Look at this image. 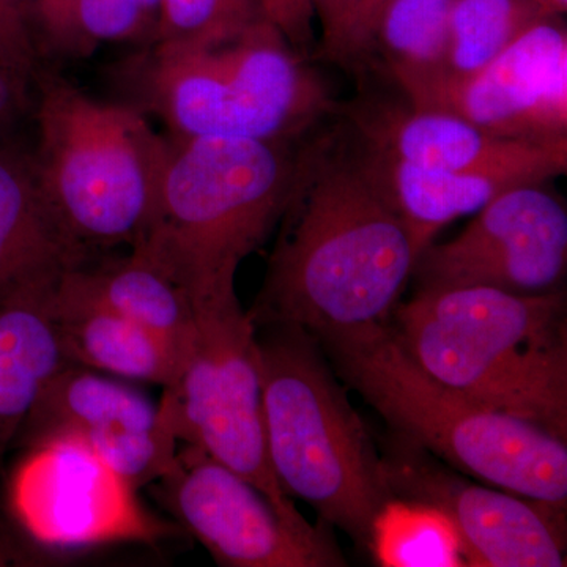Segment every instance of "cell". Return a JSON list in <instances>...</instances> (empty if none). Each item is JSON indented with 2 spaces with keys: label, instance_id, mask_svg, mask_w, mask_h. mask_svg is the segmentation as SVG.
<instances>
[{
  "label": "cell",
  "instance_id": "cell-15",
  "mask_svg": "<svg viewBox=\"0 0 567 567\" xmlns=\"http://www.w3.org/2000/svg\"><path fill=\"white\" fill-rule=\"evenodd\" d=\"M338 117L374 151L429 169L502 175L528 185L567 171V141L505 140L457 115L416 110L405 100L358 96L339 104Z\"/></svg>",
  "mask_w": 567,
  "mask_h": 567
},
{
  "label": "cell",
  "instance_id": "cell-8",
  "mask_svg": "<svg viewBox=\"0 0 567 567\" xmlns=\"http://www.w3.org/2000/svg\"><path fill=\"white\" fill-rule=\"evenodd\" d=\"M194 311L193 344L158 404L164 425L178 445L199 447L264 492L282 516L308 524L268 457L256 327L237 297Z\"/></svg>",
  "mask_w": 567,
  "mask_h": 567
},
{
  "label": "cell",
  "instance_id": "cell-21",
  "mask_svg": "<svg viewBox=\"0 0 567 567\" xmlns=\"http://www.w3.org/2000/svg\"><path fill=\"white\" fill-rule=\"evenodd\" d=\"M39 65L81 61L103 44L151 41L155 18L140 0H24Z\"/></svg>",
  "mask_w": 567,
  "mask_h": 567
},
{
  "label": "cell",
  "instance_id": "cell-33",
  "mask_svg": "<svg viewBox=\"0 0 567 567\" xmlns=\"http://www.w3.org/2000/svg\"><path fill=\"white\" fill-rule=\"evenodd\" d=\"M536 2H537V0H536ZM537 3H539V2H537ZM539 6H540V3H539ZM540 7H543V6H540Z\"/></svg>",
  "mask_w": 567,
  "mask_h": 567
},
{
  "label": "cell",
  "instance_id": "cell-16",
  "mask_svg": "<svg viewBox=\"0 0 567 567\" xmlns=\"http://www.w3.org/2000/svg\"><path fill=\"white\" fill-rule=\"evenodd\" d=\"M89 260L41 188L32 145L20 134L0 140V303L51 289Z\"/></svg>",
  "mask_w": 567,
  "mask_h": 567
},
{
  "label": "cell",
  "instance_id": "cell-11",
  "mask_svg": "<svg viewBox=\"0 0 567 567\" xmlns=\"http://www.w3.org/2000/svg\"><path fill=\"white\" fill-rule=\"evenodd\" d=\"M394 84L410 106L457 115L494 136L567 141V33L559 17L537 21L468 76L435 73Z\"/></svg>",
  "mask_w": 567,
  "mask_h": 567
},
{
  "label": "cell",
  "instance_id": "cell-26",
  "mask_svg": "<svg viewBox=\"0 0 567 567\" xmlns=\"http://www.w3.org/2000/svg\"><path fill=\"white\" fill-rule=\"evenodd\" d=\"M390 0H352L333 62L360 73L369 71L377 21Z\"/></svg>",
  "mask_w": 567,
  "mask_h": 567
},
{
  "label": "cell",
  "instance_id": "cell-10",
  "mask_svg": "<svg viewBox=\"0 0 567 567\" xmlns=\"http://www.w3.org/2000/svg\"><path fill=\"white\" fill-rule=\"evenodd\" d=\"M182 447L153 484L167 509L219 566H347L327 525L295 524L245 477L199 447Z\"/></svg>",
  "mask_w": 567,
  "mask_h": 567
},
{
  "label": "cell",
  "instance_id": "cell-24",
  "mask_svg": "<svg viewBox=\"0 0 567 567\" xmlns=\"http://www.w3.org/2000/svg\"><path fill=\"white\" fill-rule=\"evenodd\" d=\"M265 20L262 0H159L151 43L216 47Z\"/></svg>",
  "mask_w": 567,
  "mask_h": 567
},
{
  "label": "cell",
  "instance_id": "cell-20",
  "mask_svg": "<svg viewBox=\"0 0 567 567\" xmlns=\"http://www.w3.org/2000/svg\"><path fill=\"white\" fill-rule=\"evenodd\" d=\"M54 287L0 303V461L41 393L71 364L48 309Z\"/></svg>",
  "mask_w": 567,
  "mask_h": 567
},
{
  "label": "cell",
  "instance_id": "cell-12",
  "mask_svg": "<svg viewBox=\"0 0 567 567\" xmlns=\"http://www.w3.org/2000/svg\"><path fill=\"white\" fill-rule=\"evenodd\" d=\"M543 185L507 189L475 213L456 238L429 245L413 271L417 289L481 286L522 295L561 290L567 210Z\"/></svg>",
  "mask_w": 567,
  "mask_h": 567
},
{
  "label": "cell",
  "instance_id": "cell-2",
  "mask_svg": "<svg viewBox=\"0 0 567 567\" xmlns=\"http://www.w3.org/2000/svg\"><path fill=\"white\" fill-rule=\"evenodd\" d=\"M566 295L417 289L391 328L416 365L473 401L567 439Z\"/></svg>",
  "mask_w": 567,
  "mask_h": 567
},
{
  "label": "cell",
  "instance_id": "cell-14",
  "mask_svg": "<svg viewBox=\"0 0 567 567\" xmlns=\"http://www.w3.org/2000/svg\"><path fill=\"white\" fill-rule=\"evenodd\" d=\"M52 440L81 443L134 491L158 481L178 450L147 394L76 364L51 380L14 445L28 450Z\"/></svg>",
  "mask_w": 567,
  "mask_h": 567
},
{
  "label": "cell",
  "instance_id": "cell-6",
  "mask_svg": "<svg viewBox=\"0 0 567 567\" xmlns=\"http://www.w3.org/2000/svg\"><path fill=\"white\" fill-rule=\"evenodd\" d=\"M306 59L265 20L216 47L151 43L123 63L121 80L128 104L171 136L295 144L339 111Z\"/></svg>",
  "mask_w": 567,
  "mask_h": 567
},
{
  "label": "cell",
  "instance_id": "cell-18",
  "mask_svg": "<svg viewBox=\"0 0 567 567\" xmlns=\"http://www.w3.org/2000/svg\"><path fill=\"white\" fill-rule=\"evenodd\" d=\"M48 309L71 364L163 388L177 377L178 353L141 324L103 306L66 297L55 287Z\"/></svg>",
  "mask_w": 567,
  "mask_h": 567
},
{
  "label": "cell",
  "instance_id": "cell-30",
  "mask_svg": "<svg viewBox=\"0 0 567 567\" xmlns=\"http://www.w3.org/2000/svg\"><path fill=\"white\" fill-rule=\"evenodd\" d=\"M316 18L322 25L319 58L333 62L352 0H311Z\"/></svg>",
  "mask_w": 567,
  "mask_h": 567
},
{
  "label": "cell",
  "instance_id": "cell-13",
  "mask_svg": "<svg viewBox=\"0 0 567 567\" xmlns=\"http://www.w3.org/2000/svg\"><path fill=\"white\" fill-rule=\"evenodd\" d=\"M136 492L81 443L52 440L25 450L9 499L14 520L39 546L80 550L169 533L144 513Z\"/></svg>",
  "mask_w": 567,
  "mask_h": 567
},
{
  "label": "cell",
  "instance_id": "cell-4",
  "mask_svg": "<svg viewBox=\"0 0 567 567\" xmlns=\"http://www.w3.org/2000/svg\"><path fill=\"white\" fill-rule=\"evenodd\" d=\"M169 141L158 203L132 251L182 286L193 306L237 297L238 267L281 221L300 142Z\"/></svg>",
  "mask_w": 567,
  "mask_h": 567
},
{
  "label": "cell",
  "instance_id": "cell-32",
  "mask_svg": "<svg viewBox=\"0 0 567 567\" xmlns=\"http://www.w3.org/2000/svg\"><path fill=\"white\" fill-rule=\"evenodd\" d=\"M142 9L151 13L155 18L156 9H158L159 0H140Z\"/></svg>",
  "mask_w": 567,
  "mask_h": 567
},
{
  "label": "cell",
  "instance_id": "cell-25",
  "mask_svg": "<svg viewBox=\"0 0 567 567\" xmlns=\"http://www.w3.org/2000/svg\"><path fill=\"white\" fill-rule=\"evenodd\" d=\"M375 559L390 566H464L456 537L442 517L398 502L380 527Z\"/></svg>",
  "mask_w": 567,
  "mask_h": 567
},
{
  "label": "cell",
  "instance_id": "cell-19",
  "mask_svg": "<svg viewBox=\"0 0 567 567\" xmlns=\"http://www.w3.org/2000/svg\"><path fill=\"white\" fill-rule=\"evenodd\" d=\"M350 133L364 169L423 249L434 244L435 235L446 224L475 215L507 189L528 185L502 175L451 173L399 162L365 145L352 128Z\"/></svg>",
  "mask_w": 567,
  "mask_h": 567
},
{
  "label": "cell",
  "instance_id": "cell-23",
  "mask_svg": "<svg viewBox=\"0 0 567 567\" xmlns=\"http://www.w3.org/2000/svg\"><path fill=\"white\" fill-rule=\"evenodd\" d=\"M551 17L536 0H454L445 70L468 76L503 54L537 21Z\"/></svg>",
  "mask_w": 567,
  "mask_h": 567
},
{
  "label": "cell",
  "instance_id": "cell-27",
  "mask_svg": "<svg viewBox=\"0 0 567 567\" xmlns=\"http://www.w3.org/2000/svg\"><path fill=\"white\" fill-rule=\"evenodd\" d=\"M0 66L28 78L35 76L39 69L25 24L24 0H0Z\"/></svg>",
  "mask_w": 567,
  "mask_h": 567
},
{
  "label": "cell",
  "instance_id": "cell-28",
  "mask_svg": "<svg viewBox=\"0 0 567 567\" xmlns=\"http://www.w3.org/2000/svg\"><path fill=\"white\" fill-rule=\"evenodd\" d=\"M265 17L298 54L308 58L315 44L316 13L311 0H262Z\"/></svg>",
  "mask_w": 567,
  "mask_h": 567
},
{
  "label": "cell",
  "instance_id": "cell-17",
  "mask_svg": "<svg viewBox=\"0 0 567 567\" xmlns=\"http://www.w3.org/2000/svg\"><path fill=\"white\" fill-rule=\"evenodd\" d=\"M55 290L103 306L141 324L173 347L182 363L196 334V311L188 292L155 264L132 251L107 262L71 268Z\"/></svg>",
  "mask_w": 567,
  "mask_h": 567
},
{
  "label": "cell",
  "instance_id": "cell-1",
  "mask_svg": "<svg viewBox=\"0 0 567 567\" xmlns=\"http://www.w3.org/2000/svg\"><path fill=\"white\" fill-rule=\"evenodd\" d=\"M254 327L289 324L317 342L391 322L424 249L364 169L342 121L297 148L292 189Z\"/></svg>",
  "mask_w": 567,
  "mask_h": 567
},
{
  "label": "cell",
  "instance_id": "cell-5",
  "mask_svg": "<svg viewBox=\"0 0 567 567\" xmlns=\"http://www.w3.org/2000/svg\"><path fill=\"white\" fill-rule=\"evenodd\" d=\"M317 344L395 434L481 483L566 513V439L436 382L409 357L391 322Z\"/></svg>",
  "mask_w": 567,
  "mask_h": 567
},
{
  "label": "cell",
  "instance_id": "cell-29",
  "mask_svg": "<svg viewBox=\"0 0 567 567\" xmlns=\"http://www.w3.org/2000/svg\"><path fill=\"white\" fill-rule=\"evenodd\" d=\"M33 78L0 66V140L18 134L22 121L31 117Z\"/></svg>",
  "mask_w": 567,
  "mask_h": 567
},
{
  "label": "cell",
  "instance_id": "cell-3",
  "mask_svg": "<svg viewBox=\"0 0 567 567\" xmlns=\"http://www.w3.org/2000/svg\"><path fill=\"white\" fill-rule=\"evenodd\" d=\"M257 331L265 439L279 486L375 558L393 506L382 453L312 336L289 324Z\"/></svg>",
  "mask_w": 567,
  "mask_h": 567
},
{
  "label": "cell",
  "instance_id": "cell-31",
  "mask_svg": "<svg viewBox=\"0 0 567 567\" xmlns=\"http://www.w3.org/2000/svg\"><path fill=\"white\" fill-rule=\"evenodd\" d=\"M551 17H561L567 10V0H537Z\"/></svg>",
  "mask_w": 567,
  "mask_h": 567
},
{
  "label": "cell",
  "instance_id": "cell-22",
  "mask_svg": "<svg viewBox=\"0 0 567 567\" xmlns=\"http://www.w3.org/2000/svg\"><path fill=\"white\" fill-rule=\"evenodd\" d=\"M454 0H390L377 21L369 71L393 82L445 70Z\"/></svg>",
  "mask_w": 567,
  "mask_h": 567
},
{
  "label": "cell",
  "instance_id": "cell-9",
  "mask_svg": "<svg viewBox=\"0 0 567 567\" xmlns=\"http://www.w3.org/2000/svg\"><path fill=\"white\" fill-rule=\"evenodd\" d=\"M382 458L394 502L442 517L464 566H566L565 511L477 484L402 436Z\"/></svg>",
  "mask_w": 567,
  "mask_h": 567
},
{
  "label": "cell",
  "instance_id": "cell-7",
  "mask_svg": "<svg viewBox=\"0 0 567 567\" xmlns=\"http://www.w3.org/2000/svg\"><path fill=\"white\" fill-rule=\"evenodd\" d=\"M33 162L63 230L92 259L133 248L152 221L169 137L132 104L104 103L39 65L33 78Z\"/></svg>",
  "mask_w": 567,
  "mask_h": 567
}]
</instances>
